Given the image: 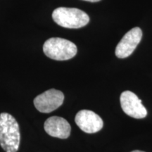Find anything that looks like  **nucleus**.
I'll return each mask as SVG.
<instances>
[{"label":"nucleus","mask_w":152,"mask_h":152,"mask_svg":"<svg viewBox=\"0 0 152 152\" xmlns=\"http://www.w3.org/2000/svg\"><path fill=\"white\" fill-rule=\"evenodd\" d=\"M131 152H144V151H139V150H135V151H132Z\"/></svg>","instance_id":"9d476101"},{"label":"nucleus","mask_w":152,"mask_h":152,"mask_svg":"<svg viewBox=\"0 0 152 152\" xmlns=\"http://www.w3.org/2000/svg\"><path fill=\"white\" fill-rule=\"evenodd\" d=\"M142 31L140 28H133L123 36L115 48V56L118 58H127L132 54L140 42Z\"/></svg>","instance_id":"423d86ee"},{"label":"nucleus","mask_w":152,"mask_h":152,"mask_svg":"<svg viewBox=\"0 0 152 152\" xmlns=\"http://www.w3.org/2000/svg\"><path fill=\"white\" fill-rule=\"evenodd\" d=\"M120 101L123 111L129 116L137 119L144 118L147 116V109L134 93L125 91L121 94Z\"/></svg>","instance_id":"39448f33"},{"label":"nucleus","mask_w":152,"mask_h":152,"mask_svg":"<svg viewBox=\"0 0 152 152\" xmlns=\"http://www.w3.org/2000/svg\"><path fill=\"white\" fill-rule=\"evenodd\" d=\"M75 123L83 132L95 133L103 128L104 123L99 115L90 110H81L76 114Z\"/></svg>","instance_id":"0eeeda50"},{"label":"nucleus","mask_w":152,"mask_h":152,"mask_svg":"<svg viewBox=\"0 0 152 152\" xmlns=\"http://www.w3.org/2000/svg\"><path fill=\"white\" fill-rule=\"evenodd\" d=\"M64 95L59 90L51 89L38 95L34 99V105L41 113H48L55 111L64 103Z\"/></svg>","instance_id":"20e7f679"},{"label":"nucleus","mask_w":152,"mask_h":152,"mask_svg":"<svg viewBox=\"0 0 152 152\" xmlns=\"http://www.w3.org/2000/svg\"><path fill=\"white\" fill-rule=\"evenodd\" d=\"M20 141L19 125L8 113L0 114V145L6 152H17Z\"/></svg>","instance_id":"f257e3e1"},{"label":"nucleus","mask_w":152,"mask_h":152,"mask_svg":"<svg viewBox=\"0 0 152 152\" xmlns=\"http://www.w3.org/2000/svg\"><path fill=\"white\" fill-rule=\"evenodd\" d=\"M43 52L52 59L66 61L73 58L77 54V49L75 44L68 39L52 37L44 44Z\"/></svg>","instance_id":"7ed1b4c3"},{"label":"nucleus","mask_w":152,"mask_h":152,"mask_svg":"<svg viewBox=\"0 0 152 152\" xmlns=\"http://www.w3.org/2000/svg\"><path fill=\"white\" fill-rule=\"evenodd\" d=\"M54 21L66 28H80L90 21V17L86 13L76 8L59 7L53 11Z\"/></svg>","instance_id":"f03ea898"},{"label":"nucleus","mask_w":152,"mask_h":152,"mask_svg":"<svg viewBox=\"0 0 152 152\" xmlns=\"http://www.w3.org/2000/svg\"><path fill=\"white\" fill-rule=\"evenodd\" d=\"M44 128L50 136L60 139H67L71 134V127L64 118L52 116L44 124Z\"/></svg>","instance_id":"6e6552de"},{"label":"nucleus","mask_w":152,"mask_h":152,"mask_svg":"<svg viewBox=\"0 0 152 152\" xmlns=\"http://www.w3.org/2000/svg\"><path fill=\"white\" fill-rule=\"evenodd\" d=\"M84 1H90V2H97V1H99L101 0H84Z\"/></svg>","instance_id":"1a4fd4ad"}]
</instances>
